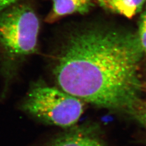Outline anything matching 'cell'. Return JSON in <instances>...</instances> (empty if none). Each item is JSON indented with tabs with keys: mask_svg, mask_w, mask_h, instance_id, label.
Instances as JSON below:
<instances>
[{
	"mask_svg": "<svg viewBox=\"0 0 146 146\" xmlns=\"http://www.w3.org/2000/svg\"><path fill=\"white\" fill-rule=\"evenodd\" d=\"M52 8L46 18L49 23L74 13L85 14L94 6L93 0H52Z\"/></svg>",
	"mask_w": 146,
	"mask_h": 146,
	"instance_id": "5",
	"label": "cell"
},
{
	"mask_svg": "<svg viewBox=\"0 0 146 146\" xmlns=\"http://www.w3.org/2000/svg\"><path fill=\"white\" fill-rule=\"evenodd\" d=\"M105 10L114 13L131 18L141 12L146 0H96Z\"/></svg>",
	"mask_w": 146,
	"mask_h": 146,
	"instance_id": "6",
	"label": "cell"
},
{
	"mask_svg": "<svg viewBox=\"0 0 146 146\" xmlns=\"http://www.w3.org/2000/svg\"><path fill=\"white\" fill-rule=\"evenodd\" d=\"M137 35H138L144 54L146 55V6L140 17L139 28Z\"/></svg>",
	"mask_w": 146,
	"mask_h": 146,
	"instance_id": "7",
	"label": "cell"
},
{
	"mask_svg": "<svg viewBox=\"0 0 146 146\" xmlns=\"http://www.w3.org/2000/svg\"><path fill=\"white\" fill-rule=\"evenodd\" d=\"M48 146H107L98 128L90 125L66 129L50 141Z\"/></svg>",
	"mask_w": 146,
	"mask_h": 146,
	"instance_id": "4",
	"label": "cell"
},
{
	"mask_svg": "<svg viewBox=\"0 0 146 146\" xmlns=\"http://www.w3.org/2000/svg\"><path fill=\"white\" fill-rule=\"evenodd\" d=\"M143 55L137 34L111 27H84L64 40L52 74L59 88L82 101L131 113L139 103Z\"/></svg>",
	"mask_w": 146,
	"mask_h": 146,
	"instance_id": "1",
	"label": "cell"
},
{
	"mask_svg": "<svg viewBox=\"0 0 146 146\" xmlns=\"http://www.w3.org/2000/svg\"><path fill=\"white\" fill-rule=\"evenodd\" d=\"M84 107L80 99L42 82L33 85L22 104L25 111L40 121L65 129L76 125Z\"/></svg>",
	"mask_w": 146,
	"mask_h": 146,
	"instance_id": "3",
	"label": "cell"
},
{
	"mask_svg": "<svg viewBox=\"0 0 146 146\" xmlns=\"http://www.w3.org/2000/svg\"><path fill=\"white\" fill-rule=\"evenodd\" d=\"M40 25L28 3L18 2L0 13V62L6 74L35 53Z\"/></svg>",
	"mask_w": 146,
	"mask_h": 146,
	"instance_id": "2",
	"label": "cell"
},
{
	"mask_svg": "<svg viewBox=\"0 0 146 146\" xmlns=\"http://www.w3.org/2000/svg\"><path fill=\"white\" fill-rule=\"evenodd\" d=\"M131 114L146 130V107L139 110H135Z\"/></svg>",
	"mask_w": 146,
	"mask_h": 146,
	"instance_id": "8",
	"label": "cell"
},
{
	"mask_svg": "<svg viewBox=\"0 0 146 146\" xmlns=\"http://www.w3.org/2000/svg\"><path fill=\"white\" fill-rule=\"evenodd\" d=\"M19 1L20 0H0V13Z\"/></svg>",
	"mask_w": 146,
	"mask_h": 146,
	"instance_id": "9",
	"label": "cell"
}]
</instances>
